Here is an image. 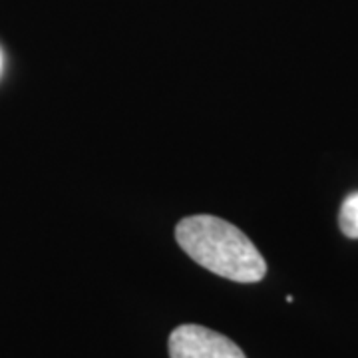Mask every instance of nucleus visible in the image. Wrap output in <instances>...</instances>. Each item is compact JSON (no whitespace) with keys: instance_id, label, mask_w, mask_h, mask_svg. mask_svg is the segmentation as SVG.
Here are the masks:
<instances>
[{"instance_id":"nucleus-1","label":"nucleus","mask_w":358,"mask_h":358,"mask_svg":"<svg viewBox=\"0 0 358 358\" xmlns=\"http://www.w3.org/2000/svg\"><path fill=\"white\" fill-rule=\"evenodd\" d=\"M179 247L197 265L235 282H259L267 263L239 227L213 215H193L176 227Z\"/></svg>"},{"instance_id":"nucleus-2","label":"nucleus","mask_w":358,"mask_h":358,"mask_svg":"<svg viewBox=\"0 0 358 358\" xmlns=\"http://www.w3.org/2000/svg\"><path fill=\"white\" fill-rule=\"evenodd\" d=\"M171 358H247L231 338L201 324H181L169 334Z\"/></svg>"},{"instance_id":"nucleus-3","label":"nucleus","mask_w":358,"mask_h":358,"mask_svg":"<svg viewBox=\"0 0 358 358\" xmlns=\"http://www.w3.org/2000/svg\"><path fill=\"white\" fill-rule=\"evenodd\" d=\"M338 225L348 239H358V193H350L343 201Z\"/></svg>"}]
</instances>
